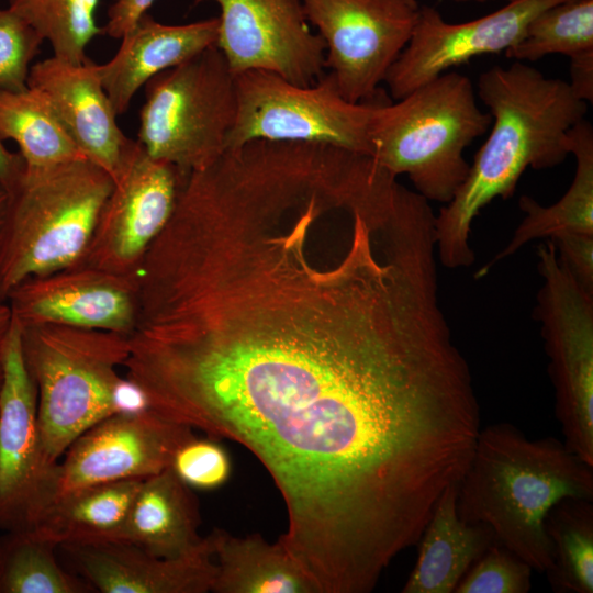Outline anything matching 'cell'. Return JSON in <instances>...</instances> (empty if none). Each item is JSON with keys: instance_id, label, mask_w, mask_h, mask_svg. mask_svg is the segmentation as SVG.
<instances>
[{"instance_id": "obj_29", "label": "cell", "mask_w": 593, "mask_h": 593, "mask_svg": "<svg viewBox=\"0 0 593 593\" xmlns=\"http://www.w3.org/2000/svg\"><path fill=\"white\" fill-rule=\"evenodd\" d=\"M588 51H593V0H563L537 14L504 54L517 61H536L550 54L570 58Z\"/></svg>"}, {"instance_id": "obj_15", "label": "cell", "mask_w": 593, "mask_h": 593, "mask_svg": "<svg viewBox=\"0 0 593 593\" xmlns=\"http://www.w3.org/2000/svg\"><path fill=\"white\" fill-rule=\"evenodd\" d=\"M192 430L154 410L101 419L77 437L58 462L52 503L89 485L159 473Z\"/></svg>"}, {"instance_id": "obj_40", "label": "cell", "mask_w": 593, "mask_h": 593, "mask_svg": "<svg viewBox=\"0 0 593 593\" xmlns=\"http://www.w3.org/2000/svg\"><path fill=\"white\" fill-rule=\"evenodd\" d=\"M450 1H454V2H458V3H463V2H477V3H484V2H488V1H497V0H450ZM501 1H511V0H501Z\"/></svg>"}, {"instance_id": "obj_33", "label": "cell", "mask_w": 593, "mask_h": 593, "mask_svg": "<svg viewBox=\"0 0 593 593\" xmlns=\"http://www.w3.org/2000/svg\"><path fill=\"white\" fill-rule=\"evenodd\" d=\"M549 239L560 261L585 290L593 293V234L566 232Z\"/></svg>"}, {"instance_id": "obj_3", "label": "cell", "mask_w": 593, "mask_h": 593, "mask_svg": "<svg viewBox=\"0 0 593 593\" xmlns=\"http://www.w3.org/2000/svg\"><path fill=\"white\" fill-rule=\"evenodd\" d=\"M566 497L593 501V466L557 438L529 439L496 423L480 429L457 511L465 522L489 526L499 544L544 573L552 563L545 519Z\"/></svg>"}, {"instance_id": "obj_1", "label": "cell", "mask_w": 593, "mask_h": 593, "mask_svg": "<svg viewBox=\"0 0 593 593\" xmlns=\"http://www.w3.org/2000/svg\"><path fill=\"white\" fill-rule=\"evenodd\" d=\"M152 404L258 458L287 511L278 540L321 593L376 588L481 429L436 268L325 254L220 284L164 355Z\"/></svg>"}, {"instance_id": "obj_13", "label": "cell", "mask_w": 593, "mask_h": 593, "mask_svg": "<svg viewBox=\"0 0 593 593\" xmlns=\"http://www.w3.org/2000/svg\"><path fill=\"white\" fill-rule=\"evenodd\" d=\"M220 7L216 47L234 75L264 70L309 86L325 69V43L300 0H195Z\"/></svg>"}, {"instance_id": "obj_36", "label": "cell", "mask_w": 593, "mask_h": 593, "mask_svg": "<svg viewBox=\"0 0 593 593\" xmlns=\"http://www.w3.org/2000/svg\"><path fill=\"white\" fill-rule=\"evenodd\" d=\"M570 81L573 94L584 102L593 101V51L570 57Z\"/></svg>"}, {"instance_id": "obj_21", "label": "cell", "mask_w": 593, "mask_h": 593, "mask_svg": "<svg viewBox=\"0 0 593 593\" xmlns=\"http://www.w3.org/2000/svg\"><path fill=\"white\" fill-rule=\"evenodd\" d=\"M200 522L192 489L168 467L142 481L121 540L158 557L177 558L202 542L198 532Z\"/></svg>"}, {"instance_id": "obj_18", "label": "cell", "mask_w": 593, "mask_h": 593, "mask_svg": "<svg viewBox=\"0 0 593 593\" xmlns=\"http://www.w3.org/2000/svg\"><path fill=\"white\" fill-rule=\"evenodd\" d=\"M27 87L43 94L82 155L113 178L131 138L116 123L96 63L48 57L31 66Z\"/></svg>"}, {"instance_id": "obj_30", "label": "cell", "mask_w": 593, "mask_h": 593, "mask_svg": "<svg viewBox=\"0 0 593 593\" xmlns=\"http://www.w3.org/2000/svg\"><path fill=\"white\" fill-rule=\"evenodd\" d=\"M532 571L528 563L495 541L469 569L455 593H527Z\"/></svg>"}, {"instance_id": "obj_17", "label": "cell", "mask_w": 593, "mask_h": 593, "mask_svg": "<svg viewBox=\"0 0 593 593\" xmlns=\"http://www.w3.org/2000/svg\"><path fill=\"white\" fill-rule=\"evenodd\" d=\"M60 547L81 578L102 593H206L217 571L211 533L177 558L158 557L123 540Z\"/></svg>"}, {"instance_id": "obj_10", "label": "cell", "mask_w": 593, "mask_h": 593, "mask_svg": "<svg viewBox=\"0 0 593 593\" xmlns=\"http://www.w3.org/2000/svg\"><path fill=\"white\" fill-rule=\"evenodd\" d=\"M325 43V67L342 96L374 98L406 46L418 12L416 0H300Z\"/></svg>"}, {"instance_id": "obj_19", "label": "cell", "mask_w": 593, "mask_h": 593, "mask_svg": "<svg viewBox=\"0 0 593 593\" xmlns=\"http://www.w3.org/2000/svg\"><path fill=\"white\" fill-rule=\"evenodd\" d=\"M217 30V16L171 25L144 14L120 38L114 56L104 64H96L115 114L125 113L135 93L154 76L215 45Z\"/></svg>"}, {"instance_id": "obj_34", "label": "cell", "mask_w": 593, "mask_h": 593, "mask_svg": "<svg viewBox=\"0 0 593 593\" xmlns=\"http://www.w3.org/2000/svg\"><path fill=\"white\" fill-rule=\"evenodd\" d=\"M156 0H115L108 9L103 34L121 38L147 13Z\"/></svg>"}, {"instance_id": "obj_12", "label": "cell", "mask_w": 593, "mask_h": 593, "mask_svg": "<svg viewBox=\"0 0 593 593\" xmlns=\"http://www.w3.org/2000/svg\"><path fill=\"white\" fill-rule=\"evenodd\" d=\"M179 182L175 166L152 158L131 139L90 243L77 264L135 276L146 250L172 214Z\"/></svg>"}, {"instance_id": "obj_25", "label": "cell", "mask_w": 593, "mask_h": 593, "mask_svg": "<svg viewBox=\"0 0 593 593\" xmlns=\"http://www.w3.org/2000/svg\"><path fill=\"white\" fill-rule=\"evenodd\" d=\"M0 139L16 143L27 170L86 158L43 94L29 87L0 91Z\"/></svg>"}, {"instance_id": "obj_16", "label": "cell", "mask_w": 593, "mask_h": 593, "mask_svg": "<svg viewBox=\"0 0 593 593\" xmlns=\"http://www.w3.org/2000/svg\"><path fill=\"white\" fill-rule=\"evenodd\" d=\"M136 275L76 264L23 280L7 301L22 325L59 324L128 335L136 315Z\"/></svg>"}, {"instance_id": "obj_28", "label": "cell", "mask_w": 593, "mask_h": 593, "mask_svg": "<svg viewBox=\"0 0 593 593\" xmlns=\"http://www.w3.org/2000/svg\"><path fill=\"white\" fill-rule=\"evenodd\" d=\"M100 0H8V8L48 41L55 57L81 64L88 57L86 47L103 34L97 24Z\"/></svg>"}, {"instance_id": "obj_14", "label": "cell", "mask_w": 593, "mask_h": 593, "mask_svg": "<svg viewBox=\"0 0 593 593\" xmlns=\"http://www.w3.org/2000/svg\"><path fill=\"white\" fill-rule=\"evenodd\" d=\"M561 1L511 0L462 23L447 22L433 7H418L412 35L384 79L391 97L401 99L474 57L507 51L521 41L537 14Z\"/></svg>"}, {"instance_id": "obj_7", "label": "cell", "mask_w": 593, "mask_h": 593, "mask_svg": "<svg viewBox=\"0 0 593 593\" xmlns=\"http://www.w3.org/2000/svg\"><path fill=\"white\" fill-rule=\"evenodd\" d=\"M137 142L180 174L226 150L237 112L235 76L216 45L159 72L144 86Z\"/></svg>"}, {"instance_id": "obj_37", "label": "cell", "mask_w": 593, "mask_h": 593, "mask_svg": "<svg viewBox=\"0 0 593 593\" xmlns=\"http://www.w3.org/2000/svg\"><path fill=\"white\" fill-rule=\"evenodd\" d=\"M25 168L20 153L10 152L0 139V182L10 193L20 181Z\"/></svg>"}, {"instance_id": "obj_22", "label": "cell", "mask_w": 593, "mask_h": 593, "mask_svg": "<svg viewBox=\"0 0 593 593\" xmlns=\"http://www.w3.org/2000/svg\"><path fill=\"white\" fill-rule=\"evenodd\" d=\"M568 146L577 167L567 192L550 205L522 195L518 205L524 219L505 247L478 270L475 278L485 276L493 266L533 239H549L566 232L593 234V127L588 120L579 121L569 130Z\"/></svg>"}, {"instance_id": "obj_2", "label": "cell", "mask_w": 593, "mask_h": 593, "mask_svg": "<svg viewBox=\"0 0 593 593\" xmlns=\"http://www.w3.org/2000/svg\"><path fill=\"white\" fill-rule=\"evenodd\" d=\"M478 96L489 109L491 132L466 179L435 216L436 254L452 269L474 261L469 237L480 211L496 198H511L527 168L563 163L570 154L568 132L588 111L568 81L548 78L524 61L482 72Z\"/></svg>"}, {"instance_id": "obj_26", "label": "cell", "mask_w": 593, "mask_h": 593, "mask_svg": "<svg viewBox=\"0 0 593 593\" xmlns=\"http://www.w3.org/2000/svg\"><path fill=\"white\" fill-rule=\"evenodd\" d=\"M545 527L552 548L547 572L559 593L593 592V505L584 499L566 497L548 512Z\"/></svg>"}, {"instance_id": "obj_20", "label": "cell", "mask_w": 593, "mask_h": 593, "mask_svg": "<svg viewBox=\"0 0 593 593\" xmlns=\"http://www.w3.org/2000/svg\"><path fill=\"white\" fill-rule=\"evenodd\" d=\"M459 483L450 484L437 502L417 542V560L403 593H455L469 569L496 541L489 526L459 517Z\"/></svg>"}, {"instance_id": "obj_5", "label": "cell", "mask_w": 593, "mask_h": 593, "mask_svg": "<svg viewBox=\"0 0 593 593\" xmlns=\"http://www.w3.org/2000/svg\"><path fill=\"white\" fill-rule=\"evenodd\" d=\"M113 178L87 158L27 170L9 193L0 245V296L23 280L76 265L92 237Z\"/></svg>"}, {"instance_id": "obj_23", "label": "cell", "mask_w": 593, "mask_h": 593, "mask_svg": "<svg viewBox=\"0 0 593 593\" xmlns=\"http://www.w3.org/2000/svg\"><path fill=\"white\" fill-rule=\"evenodd\" d=\"M215 593H320L317 585L277 540L214 528Z\"/></svg>"}, {"instance_id": "obj_11", "label": "cell", "mask_w": 593, "mask_h": 593, "mask_svg": "<svg viewBox=\"0 0 593 593\" xmlns=\"http://www.w3.org/2000/svg\"><path fill=\"white\" fill-rule=\"evenodd\" d=\"M58 462L43 450L37 394L22 353V325L12 314L0 387V528H32L55 495Z\"/></svg>"}, {"instance_id": "obj_35", "label": "cell", "mask_w": 593, "mask_h": 593, "mask_svg": "<svg viewBox=\"0 0 593 593\" xmlns=\"http://www.w3.org/2000/svg\"><path fill=\"white\" fill-rule=\"evenodd\" d=\"M111 404L113 415H139L152 410L145 390L126 376L120 377L114 383Z\"/></svg>"}, {"instance_id": "obj_39", "label": "cell", "mask_w": 593, "mask_h": 593, "mask_svg": "<svg viewBox=\"0 0 593 593\" xmlns=\"http://www.w3.org/2000/svg\"><path fill=\"white\" fill-rule=\"evenodd\" d=\"M9 209V192L0 182V245L5 226L7 215Z\"/></svg>"}, {"instance_id": "obj_4", "label": "cell", "mask_w": 593, "mask_h": 593, "mask_svg": "<svg viewBox=\"0 0 593 593\" xmlns=\"http://www.w3.org/2000/svg\"><path fill=\"white\" fill-rule=\"evenodd\" d=\"M490 126L470 78L449 70L401 99L379 96L369 124L371 157L392 175H406L427 201L446 204L469 171L466 148Z\"/></svg>"}, {"instance_id": "obj_6", "label": "cell", "mask_w": 593, "mask_h": 593, "mask_svg": "<svg viewBox=\"0 0 593 593\" xmlns=\"http://www.w3.org/2000/svg\"><path fill=\"white\" fill-rule=\"evenodd\" d=\"M22 353L36 388L43 450L55 463L83 432L113 415L111 393L130 354L127 335L22 325Z\"/></svg>"}, {"instance_id": "obj_24", "label": "cell", "mask_w": 593, "mask_h": 593, "mask_svg": "<svg viewBox=\"0 0 593 593\" xmlns=\"http://www.w3.org/2000/svg\"><path fill=\"white\" fill-rule=\"evenodd\" d=\"M143 480L104 482L67 493L51 503L32 528L58 547L121 540Z\"/></svg>"}, {"instance_id": "obj_27", "label": "cell", "mask_w": 593, "mask_h": 593, "mask_svg": "<svg viewBox=\"0 0 593 593\" xmlns=\"http://www.w3.org/2000/svg\"><path fill=\"white\" fill-rule=\"evenodd\" d=\"M58 546L33 528L0 537V593H86L91 585L58 563Z\"/></svg>"}, {"instance_id": "obj_31", "label": "cell", "mask_w": 593, "mask_h": 593, "mask_svg": "<svg viewBox=\"0 0 593 593\" xmlns=\"http://www.w3.org/2000/svg\"><path fill=\"white\" fill-rule=\"evenodd\" d=\"M43 38L21 16L0 8V91L19 92L27 88L32 59Z\"/></svg>"}, {"instance_id": "obj_32", "label": "cell", "mask_w": 593, "mask_h": 593, "mask_svg": "<svg viewBox=\"0 0 593 593\" xmlns=\"http://www.w3.org/2000/svg\"><path fill=\"white\" fill-rule=\"evenodd\" d=\"M169 468L190 489L211 491L224 485L232 472L227 451L215 438L184 440L175 451Z\"/></svg>"}, {"instance_id": "obj_38", "label": "cell", "mask_w": 593, "mask_h": 593, "mask_svg": "<svg viewBox=\"0 0 593 593\" xmlns=\"http://www.w3.org/2000/svg\"><path fill=\"white\" fill-rule=\"evenodd\" d=\"M12 321V312L8 301L0 296V387L3 374V354L7 336Z\"/></svg>"}, {"instance_id": "obj_9", "label": "cell", "mask_w": 593, "mask_h": 593, "mask_svg": "<svg viewBox=\"0 0 593 593\" xmlns=\"http://www.w3.org/2000/svg\"><path fill=\"white\" fill-rule=\"evenodd\" d=\"M541 287L535 316L540 324L555 412L568 449L593 466V293L558 258L548 239L537 248Z\"/></svg>"}, {"instance_id": "obj_8", "label": "cell", "mask_w": 593, "mask_h": 593, "mask_svg": "<svg viewBox=\"0 0 593 593\" xmlns=\"http://www.w3.org/2000/svg\"><path fill=\"white\" fill-rule=\"evenodd\" d=\"M235 76L237 112L226 149L251 141L313 143L371 156V100L353 103L340 93L334 75L309 86L264 70Z\"/></svg>"}]
</instances>
